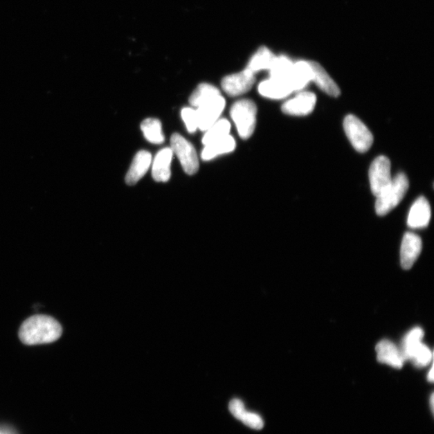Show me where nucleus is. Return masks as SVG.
Wrapping results in <instances>:
<instances>
[{
  "label": "nucleus",
  "mask_w": 434,
  "mask_h": 434,
  "mask_svg": "<svg viewBox=\"0 0 434 434\" xmlns=\"http://www.w3.org/2000/svg\"><path fill=\"white\" fill-rule=\"evenodd\" d=\"M316 94L311 92H301L284 103L282 111L288 116H306L313 112L316 105Z\"/></svg>",
  "instance_id": "obj_9"
},
{
  "label": "nucleus",
  "mask_w": 434,
  "mask_h": 434,
  "mask_svg": "<svg viewBox=\"0 0 434 434\" xmlns=\"http://www.w3.org/2000/svg\"><path fill=\"white\" fill-rule=\"evenodd\" d=\"M379 362L395 368H401L406 360L401 349L389 341H382L376 347Z\"/></svg>",
  "instance_id": "obj_12"
},
{
  "label": "nucleus",
  "mask_w": 434,
  "mask_h": 434,
  "mask_svg": "<svg viewBox=\"0 0 434 434\" xmlns=\"http://www.w3.org/2000/svg\"><path fill=\"white\" fill-rule=\"evenodd\" d=\"M431 218L430 203L425 197H420L413 204L408 217V226L412 228H422L428 226Z\"/></svg>",
  "instance_id": "obj_11"
},
{
  "label": "nucleus",
  "mask_w": 434,
  "mask_h": 434,
  "mask_svg": "<svg viewBox=\"0 0 434 434\" xmlns=\"http://www.w3.org/2000/svg\"><path fill=\"white\" fill-rule=\"evenodd\" d=\"M181 116L184 123L186 125L189 133H195L198 129V119L197 111L192 108H183L181 111Z\"/></svg>",
  "instance_id": "obj_27"
},
{
  "label": "nucleus",
  "mask_w": 434,
  "mask_h": 434,
  "mask_svg": "<svg viewBox=\"0 0 434 434\" xmlns=\"http://www.w3.org/2000/svg\"><path fill=\"white\" fill-rule=\"evenodd\" d=\"M0 434H2L1 431H0Z\"/></svg>",
  "instance_id": "obj_31"
},
{
  "label": "nucleus",
  "mask_w": 434,
  "mask_h": 434,
  "mask_svg": "<svg viewBox=\"0 0 434 434\" xmlns=\"http://www.w3.org/2000/svg\"><path fill=\"white\" fill-rule=\"evenodd\" d=\"M422 242L420 237L413 233H406L401 247V264L405 269H410L422 252Z\"/></svg>",
  "instance_id": "obj_10"
},
{
  "label": "nucleus",
  "mask_w": 434,
  "mask_h": 434,
  "mask_svg": "<svg viewBox=\"0 0 434 434\" xmlns=\"http://www.w3.org/2000/svg\"><path fill=\"white\" fill-rule=\"evenodd\" d=\"M221 96L219 89L210 84L203 83L199 84L196 91L193 92L189 102L193 107H199L209 100Z\"/></svg>",
  "instance_id": "obj_22"
},
{
  "label": "nucleus",
  "mask_w": 434,
  "mask_h": 434,
  "mask_svg": "<svg viewBox=\"0 0 434 434\" xmlns=\"http://www.w3.org/2000/svg\"><path fill=\"white\" fill-rule=\"evenodd\" d=\"M151 153L141 151L136 154L126 177L129 186H134L146 174L152 164Z\"/></svg>",
  "instance_id": "obj_15"
},
{
  "label": "nucleus",
  "mask_w": 434,
  "mask_h": 434,
  "mask_svg": "<svg viewBox=\"0 0 434 434\" xmlns=\"http://www.w3.org/2000/svg\"><path fill=\"white\" fill-rule=\"evenodd\" d=\"M343 127L349 141L358 152L365 153L371 148L372 134L360 119L347 116L344 119Z\"/></svg>",
  "instance_id": "obj_4"
},
{
  "label": "nucleus",
  "mask_w": 434,
  "mask_h": 434,
  "mask_svg": "<svg viewBox=\"0 0 434 434\" xmlns=\"http://www.w3.org/2000/svg\"><path fill=\"white\" fill-rule=\"evenodd\" d=\"M229 410L234 417L253 430L260 431L264 427L262 418L257 413L246 411L244 403L239 399H233L229 403Z\"/></svg>",
  "instance_id": "obj_16"
},
{
  "label": "nucleus",
  "mask_w": 434,
  "mask_h": 434,
  "mask_svg": "<svg viewBox=\"0 0 434 434\" xmlns=\"http://www.w3.org/2000/svg\"><path fill=\"white\" fill-rule=\"evenodd\" d=\"M255 81V73L246 68L240 73L228 75L222 80L221 84L228 96L237 97L251 91Z\"/></svg>",
  "instance_id": "obj_7"
},
{
  "label": "nucleus",
  "mask_w": 434,
  "mask_h": 434,
  "mask_svg": "<svg viewBox=\"0 0 434 434\" xmlns=\"http://www.w3.org/2000/svg\"><path fill=\"white\" fill-rule=\"evenodd\" d=\"M293 64V63L291 60L287 57H276L271 69H269L271 78L282 80V81L288 83V78L292 71Z\"/></svg>",
  "instance_id": "obj_25"
},
{
  "label": "nucleus",
  "mask_w": 434,
  "mask_h": 434,
  "mask_svg": "<svg viewBox=\"0 0 434 434\" xmlns=\"http://www.w3.org/2000/svg\"><path fill=\"white\" fill-rule=\"evenodd\" d=\"M308 63L310 64L312 72L311 82L316 83L317 87L328 96L335 98L341 96V89L333 81L330 75L321 66V64L316 62H308Z\"/></svg>",
  "instance_id": "obj_13"
},
{
  "label": "nucleus",
  "mask_w": 434,
  "mask_h": 434,
  "mask_svg": "<svg viewBox=\"0 0 434 434\" xmlns=\"http://www.w3.org/2000/svg\"><path fill=\"white\" fill-rule=\"evenodd\" d=\"M434 379L433 376V366H432L430 372L428 374V381L430 382H433Z\"/></svg>",
  "instance_id": "obj_29"
},
{
  "label": "nucleus",
  "mask_w": 434,
  "mask_h": 434,
  "mask_svg": "<svg viewBox=\"0 0 434 434\" xmlns=\"http://www.w3.org/2000/svg\"><path fill=\"white\" fill-rule=\"evenodd\" d=\"M62 327L56 319L44 314H37L25 320L19 336L26 345L50 343L62 336Z\"/></svg>",
  "instance_id": "obj_1"
},
{
  "label": "nucleus",
  "mask_w": 434,
  "mask_h": 434,
  "mask_svg": "<svg viewBox=\"0 0 434 434\" xmlns=\"http://www.w3.org/2000/svg\"><path fill=\"white\" fill-rule=\"evenodd\" d=\"M141 129L145 138L150 143L161 144L164 141L162 124L156 118H147L141 124Z\"/></svg>",
  "instance_id": "obj_24"
},
{
  "label": "nucleus",
  "mask_w": 434,
  "mask_h": 434,
  "mask_svg": "<svg viewBox=\"0 0 434 434\" xmlns=\"http://www.w3.org/2000/svg\"><path fill=\"white\" fill-rule=\"evenodd\" d=\"M276 56L266 47L259 48L248 64L247 69L256 73L271 69Z\"/></svg>",
  "instance_id": "obj_20"
},
{
  "label": "nucleus",
  "mask_w": 434,
  "mask_h": 434,
  "mask_svg": "<svg viewBox=\"0 0 434 434\" xmlns=\"http://www.w3.org/2000/svg\"><path fill=\"white\" fill-rule=\"evenodd\" d=\"M171 146L173 154H177L184 171L188 174H196L199 164L193 145L181 134H174L171 138Z\"/></svg>",
  "instance_id": "obj_5"
},
{
  "label": "nucleus",
  "mask_w": 434,
  "mask_h": 434,
  "mask_svg": "<svg viewBox=\"0 0 434 434\" xmlns=\"http://www.w3.org/2000/svg\"><path fill=\"white\" fill-rule=\"evenodd\" d=\"M0 431H1L2 434H17L16 432L8 427H3L0 428Z\"/></svg>",
  "instance_id": "obj_28"
},
{
  "label": "nucleus",
  "mask_w": 434,
  "mask_h": 434,
  "mask_svg": "<svg viewBox=\"0 0 434 434\" xmlns=\"http://www.w3.org/2000/svg\"><path fill=\"white\" fill-rule=\"evenodd\" d=\"M433 400H434L433 395H432L431 398V405L432 411H433Z\"/></svg>",
  "instance_id": "obj_30"
},
{
  "label": "nucleus",
  "mask_w": 434,
  "mask_h": 434,
  "mask_svg": "<svg viewBox=\"0 0 434 434\" xmlns=\"http://www.w3.org/2000/svg\"><path fill=\"white\" fill-rule=\"evenodd\" d=\"M235 147V141L228 134L226 137L206 145L202 152L201 158L206 161H211L221 154L233 152Z\"/></svg>",
  "instance_id": "obj_19"
},
{
  "label": "nucleus",
  "mask_w": 434,
  "mask_h": 434,
  "mask_svg": "<svg viewBox=\"0 0 434 434\" xmlns=\"http://www.w3.org/2000/svg\"><path fill=\"white\" fill-rule=\"evenodd\" d=\"M173 152L171 148L161 150L154 159L152 177L157 182H167L171 177V163Z\"/></svg>",
  "instance_id": "obj_14"
},
{
  "label": "nucleus",
  "mask_w": 434,
  "mask_h": 434,
  "mask_svg": "<svg viewBox=\"0 0 434 434\" xmlns=\"http://www.w3.org/2000/svg\"><path fill=\"white\" fill-rule=\"evenodd\" d=\"M312 72L308 62L293 63L292 71L288 78V84L293 91H302L311 82Z\"/></svg>",
  "instance_id": "obj_17"
},
{
  "label": "nucleus",
  "mask_w": 434,
  "mask_h": 434,
  "mask_svg": "<svg viewBox=\"0 0 434 434\" xmlns=\"http://www.w3.org/2000/svg\"><path fill=\"white\" fill-rule=\"evenodd\" d=\"M226 107V100L221 96L209 100L197 108L198 129L202 132L207 129L219 120V116Z\"/></svg>",
  "instance_id": "obj_8"
},
{
  "label": "nucleus",
  "mask_w": 434,
  "mask_h": 434,
  "mask_svg": "<svg viewBox=\"0 0 434 434\" xmlns=\"http://www.w3.org/2000/svg\"><path fill=\"white\" fill-rule=\"evenodd\" d=\"M408 179L405 174L399 173L389 186L377 197L376 211L379 216H386L400 204L408 189Z\"/></svg>",
  "instance_id": "obj_2"
},
{
  "label": "nucleus",
  "mask_w": 434,
  "mask_h": 434,
  "mask_svg": "<svg viewBox=\"0 0 434 434\" xmlns=\"http://www.w3.org/2000/svg\"><path fill=\"white\" fill-rule=\"evenodd\" d=\"M257 112L256 104L251 100H241L233 105L231 118L236 124L239 136L242 138H251L255 131Z\"/></svg>",
  "instance_id": "obj_3"
},
{
  "label": "nucleus",
  "mask_w": 434,
  "mask_h": 434,
  "mask_svg": "<svg viewBox=\"0 0 434 434\" xmlns=\"http://www.w3.org/2000/svg\"><path fill=\"white\" fill-rule=\"evenodd\" d=\"M231 125L227 119H219L209 127L202 139L204 146L228 136Z\"/></svg>",
  "instance_id": "obj_23"
},
{
  "label": "nucleus",
  "mask_w": 434,
  "mask_h": 434,
  "mask_svg": "<svg viewBox=\"0 0 434 434\" xmlns=\"http://www.w3.org/2000/svg\"><path fill=\"white\" fill-rule=\"evenodd\" d=\"M372 192L376 197L386 190L391 183V162L386 156H379L369 169Z\"/></svg>",
  "instance_id": "obj_6"
},
{
  "label": "nucleus",
  "mask_w": 434,
  "mask_h": 434,
  "mask_svg": "<svg viewBox=\"0 0 434 434\" xmlns=\"http://www.w3.org/2000/svg\"><path fill=\"white\" fill-rule=\"evenodd\" d=\"M258 92L265 98L282 99L289 96L293 91L287 82L271 78L259 84Z\"/></svg>",
  "instance_id": "obj_18"
},
{
  "label": "nucleus",
  "mask_w": 434,
  "mask_h": 434,
  "mask_svg": "<svg viewBox=\"0 0 434 434\" xmlns=\"http://www.w3.org/2000/svg\"><path fill=\"white\" fill-rule=\"evenodd\" d=\"M406 361H411L417 367L424 368L433 360V353L430 348L422 342L410 349L404 355Z\"/></svg>",
  "instance_id": "obj_21"
},
{
  "label": "nucleus",
  "mask_w": 434,
  "mask_h": 434,
  "mask_svg": "<svg viewBox=\"0 0 434 434\" xmlns=\"http://www.w3.org/2000/svg\"><path fill=\"white\" fill-rule=\"evenodd\" d=\"M424 332L422 328L415 327L412 329L403 339L402 346L401 348H400L403 356L407 352L410 351V349L422 342Z\"/></svg>",
  "instance_id": "obj_26"
}]
</instances>
